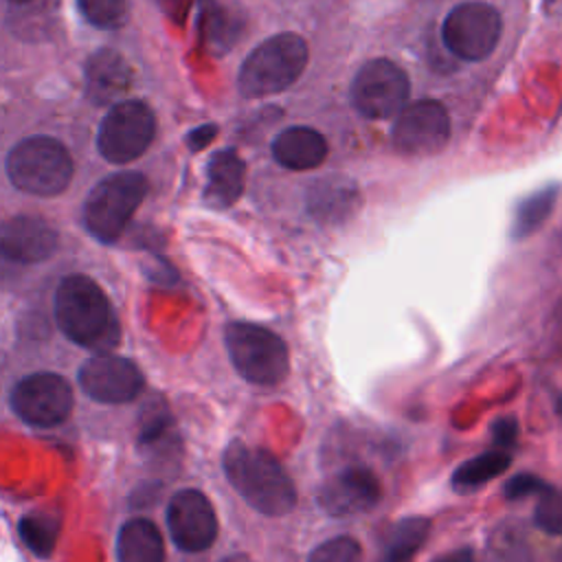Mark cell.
<instances>
[{
	"label": "cell",
	"instance_id": "6da1fadb",
	"mask_svg": "<svg viewBox=\"0 0 562 562\" xmlns=\"http://www.w3.org/2000/svg\"><path fill=\"white\" fill-rule=\"evenodd\" d=\"M55 318L66 338L97 353H108L121 336L105 292L86 274H70L59 281L55 290Z\"/></svg>",
	"mask_w": 562,
	"mask_h": 562
},
{
	"label": "cell",
	"instance_id": "7a4b0ae2",
	"mask_svg": "<svg viewBox=\"0 0 562 562\" xmlns=\"http://www.w3.org/2000/svg\"><path fill=\"white\" fill-rule=\"evenodd\" d=\"M222 468L237 494L257 512L266 516H283L294 507V483L268 450L233 441L224 450Z\"/></svg>",
	"mask_w": 562,
	"mask_h": 562
},
{
	"label": "cell",
	"instance_id": "3957f363",
	"mask_svg": "<svg viewBox=\"0 0 562 562\" xmlns=\"http://www.w3.org/2000/svg\"><path fill=\"white\" fill-rule=\"evenodd\" d=\"M307 64V44L296 33H279L259 44L241 64L237 88L244 97L257 99L290 88Z\"/></svg>",
	"mask_w": 562,
	"mask_h": 562
},
{
	"label": "cell",
	"instance_id": "277c9868",
	"mask_svg": "<svg viewBox=\"0 0 562 562\" xmlns=\"http://www.w3.org/2000/svg\"><path fill=\"white\" fill-rule=\"evenodd\" d=\"M7 173L15 189L50 198L59 195L70 184L72 158L59 140L50 136H29L11 147Z\"/></svg>",
	"mask_w": 562,
	"mask_h": 562
},
{
	"label": "cell",
	"instance_id": "5b68a950",
	"mask_svg": "<svg viewBox=\"0 0 562 562\" xmlns=\"http://www.w3.org/2000/svg\"><path fill=\"white\" fill-rule=\"evenodd\" d=\"M147 178L138 171H119L88 193L83 204V226L101 244H112L121 237L138 204L145 200Z\"/></svg>",
	"mask_w": 562,
	"mask_h": 562
},
{
	"label": "cell",
	"instance_id": "8992f818",
	"mask_svg": "<svg viewBox=\"0 0 562 562\" xmlns=\"http://www.w3.org/2000/svg\"><path fill=\"white\" fill-rule=\"evenodd\" d=\"M224 342L233 367L244 380L272 386L288 375V345L270 329L252 323H231L224 331Z\"/></svg>",
	"mask_w": 562,
	"mask_h": 562
},
{
	"label": "cell",
	"instance_id": "52a82bcc",
	"mask_svg": "<svg viewBox=\"0 0 562 562\" xmlns=\"http://www.w3.org/2000/svg\"><path fill=\"white\" fill-rule=\"evenodd\" d=\"M156 132V116L143 101L127 99L112 105L97 134L99 154L114 162L125 165L138 158L151 143Z\"/></svg>",
	"mask_w": 562,
	"mask_h": 562
},
{
	"label": "cell",
	"instance_id": "ba28073f",
	"mask_svg": "<svg viewBox=\"0 0 562 562\" xmlns=\"http://www.w3.org/2000/svg\"><path fill=\"white\" fill-rule=\"evenodd\" d=\"M501 33V13L487 2L457 4L441 24L446 48L465 61L485 59L496 48Z\"/></svg>",
	"mask_w": 562,
	"mask_h": 562
},
{
	"label": "cell",
	"instance_id": "9c48e42d",
	"mask_svg": "<svg viewBox=\"0 0 562 562\" xmlns=\"http://www.w3.org/2000/svg\"><path fill=\"white\" fill-rule=\"evenodd\" d=\"M408 99V77L391 59L367 61L351 81V101L367 119L400 116Z\"/></svg>",
	"mask_w": 562,
	"mask_h": 562
},
{
	"label": "cell",
	"instance_id": "30bf717a",
	"mask_svg": "<svg viewBox=\"0 0 562 562\" xmlns=\"http://www.w3.org/2000/svg\"><path fill=\"white\" fill-rule=\"evenodd\" d=\"M11 406L29 426L50 428L70 415L72 391L61 375L48 371L31 373L11 389Z\"/></svg>",
	"mask_w": 562,
	"mask_h": 562
},
{
	"label": "cell",
	"instance_id": "8fae6325",
	"mask_svg": "<svg viewBox=\"0 0 562 562\" xmlns=\"http://www.w3.org/2000/svg\"><path fill=\"white\" fill-rule=\"evenodd\" d=\"M391 138L395 149L406 156H432L450 138V116L435 99L415 101L395 119Z\"/></svg>",
	"mask_w": 562,
	"mask_h": 562
},
{
	"label": "cell",
	"instance_id": "7c38bea8",
	"mask_svg": "<svg viewBox=\"0 0 562 562\" xmlns=\"http://www.w3.org/2000/svg\"><path fill=\"white\" fill-rule=\"evenodd\" d=\"M167 527L173 542L189 553H200L215 542L217 518L211 501L198 490H180L167 507Z\"/></svg>",
	"mask_w": 562,
	"mask_h": 562
},
{
	"label": "cell",
	"instance_id": "4fadbf2b",
	"mask_svg": "<svg viewBox=\"0 0 562 562\" xmlns=\"http://www.w3.org/2000/svg\"><path fill=\"white\" fill-rule=\"evenodd\" d=\"M79 384L86 395L105 404H123L143 391L138 367L114 353H94L79 369Z\"/></svg>",
	"mask_w": 562,
	"mask_h": 562
},
{
	"label": "cell",
	"instance_id": "5bb4252c",
	"mask_svg": "<svg viewBox=\"0 0 562 562\" xmlns=\"http://www.w3.org/2000/svg\"><path fill=\"white\" fill-rule=\"evenodd\" d=\"M382 496L378 476L362 465H349L323 481L316 501L334 518L356 516L375 507Z\"/></svg>",
	"mask_w": 562,
	"mask_h": 562
},
{
	"label": "cell",
	"instance_id": "9a60e30c",
	"mask_svg": "<svg viewBox=\"0 0 562 562\" xmlns=\"http://www.w3.org/2000/svg\"><path fill=\"white\" fill-rule=\"evenodd\" d=\"M57 248L55 228L42 217L15 215L2 226V252L18 263H37Z\"/></svg>",
	"mask_w": 562,
	"mask_h": 562
},
{
	"label": "cell",
	"instance_id": "2e32d148",
	"mask_svg": "<svg viewBox=\"0 0 562 562\" xmlns=\"http://www.w3.org/2000/svg\"><path fill=\"white\" fill-rule=\"evenodd\" d=\"M86 94L94 105H116L130 90L132 72L125 59L112 48H99L86 61Z\"/></svg>",
	"mask_w": 562,
	"mask_h": 562
},
{
	"label": "cell",
	"instance_id": "e0dca14e",
	"mask_svg": "<svg viewBox=\"0 0 562 562\" xmlns=\"http://www.w3.org/2000/svg\"><path fill=\"white\" fill-rule=\"evenodd\" d=\"M272 156L292 171L316 169L327 156V140L312 127H288L272 140Z\"/></svg>",
	"mask_w": 562,
	"mask_h": 562
},
{
	"label": "cell",
	"instance_id": "ac0fdd59",
	"mask_svg": "<svg viewBox=\"0 0 562 562\" xmlns=\"http://www.w3.org/2000/svg\"><path fill=\"white\" fill-rule=\"evenodd\" d=\"M358 187L342 176H331L314 182L307 193V211L323 224L347 220L358 206Z\"/></svg>",
	"mask_w": 562,
	"mask_h": 562
},
{
	"label": "cell",
	"instance_id": "d6986e66",
	"mask_svg": "<svg viewBox=\"0 0 562 562\" xmlns=\"http://www.w3.org/2000/svg\"><path fill=\"white\" fill-rule=\"evenodd\" d=\"M246 167L235 149H220L211 156L206 167V202L217 209L231 206L244 191Z\"/></svg>",
	"mask_w": 562,
	"mask_h": 562
},
{
	"label": "cell",
	"instance_id": "ffe728a7",
	"mask_svg": "<svg viewBox=\"0 0 562 562\" xmlns=\"http://www.w3.org/2000/svg\"><path fill=\"white\" fill-rule=\"evenodd\" d=\"M119 562H165V544L158 527L147 518L127 520L116 538Z\"/></svg>",
	"mask_w": 562,
	"mask_h": 562
},
{
	"label": "cell",
	"instance_id": "44dd1931",
	"mask_svg": "<svg viewBox=\"0 0 562 562\" xmlns=\"http://www.w3.org/2000/svg\"><path fill=\"white\" fill-rule=\"evenodd\" d=\"M198 29H200L204 44L211 50L222 53L237 44L241 29H244V15H239L235 11V7L211 2L200 9Z\"/></svg>",
	"mask_w": 562,
	"mask_h": 562
},
{
	"label": "cell",
	"instance_id": "7402d4cb",
	"mask_svg": "<svg viewBox=\"0 0 562 562\" xmlns=\"http://www.w3.org/2000/svg\"><path fill=\"white\" fill-rule=\"evenodd\" d=\"M512 463L509 452L505 450H490L483 452L474 459H468L465 463H461L454 474H452V487L459 492H470L481 487L483 483L496 479L498 474H503Z\"/></svg>",
	"mask_w": 562,
	"mask_h": 562
},
{
	"label": "cell",
	"instance_id": "603a6c76",
	"mask_svg": "<svg viewBox=\"0 0 562 562\" xmlns=\"http://www.w3.org/2000/svg\"><path fill=\"white\" fill-rule=\"evenodd\" d=\"M430 522L424 516L402 518L389 533L382 562H413L415 553L426 542Z\"/></svg>",
	"mask_w": 562,
	"mask_h": 562
},
{
	"label": "cell",
	"instance_id": "cb8c5ba5",
	"mask_svg": "<svg viewBox=\"0 0 562 562\" xmlns=\"http://www.w3.org/2000/svg\"><path fill=\"white\" fill-rule=\"evenodd\" d=\"M558 200V187L549 184L531 195H527L514 213V222H512V237L514 239H525L527 235H531L533 231L540 228V224L549 217V213L553 211Z\"/></svg>",
	"mask_w": 562,
	"mask_h": 562
},
{
	"label": "cell",
	"instance_id": "d4e9b609",
	"mask_svg": "<svg viewBox=\"0 0 562 562\" xmlns=\"http://www.w3.org/2000/svg\"><path fill=\"white\" fill-rule=\"evenodd\" d=\"M20 536L35 555H48L55 547V522L44 514H29L20 520Z\"/></svg>",
	"mask_w": 562,
	"mask_h": 562
},
{
	"label": "cell",
	"instance_id": "484cf974",
	"mask_svg": "<svg viewBox=\"0 0 562 562\" xmlns=\"http://www.w3.org/2000/svg\"><path fill=\"white\" fill-rule=\"evenodd\" d=\"M77 7L81 15L99 29H119L127 18V4L121 0H81Z\"/></svg>",
	"mask_w": 562,
	"mask_h": 562
},
{
	"label": "cell",
	"instance_id": "4316f807",
	"mask_svg": "<svg viewBox=\"0 0 562 562\" xmlns=\"http://www.w3.org/2000/svg\"><path fill=\"white\" fill-rule=\"evenodd\" d=\"M533 522L540 531L560 536L562 533V492L555 487H547L536 503Z\"/></svg>",
	"mask_w": 562,
	"mask_h": 562
},
{
	"label": "cell",
	"instance_id": "83f0119b",
	"mask_svg": "<svg viewBox=\"0 0 562 562\" xmlns=\"http://www.w3.org/2000/svg\"><path fill=\"white\" fill-rule=\"evenodd\" d=\"M307 562H362V549L351 536H336L318 544Z\"/></svg>",
	"mask_w": 562,
	"mask_h": 562
},
{
	"label": "cell",
	"instance_id": "f1b7e54d",
	"mask_svg": "<svg viewBox=\"0 0 562 562\" xmlns=\"http://www.w3.org/2000/svg\"><path fill=\"white\" fill-rule=\"evenodd\" d=\"M549 485L536 476V474H529V472H522V474H516L512 476L507 483H505V498L509 501H516V498H522V496H529V494H542Z\"/></svg>",
	"mask_w": 562,
	"mask_h": 562
},
{
	"label": "cell",
	"instance_id": "f546056e",
	"mask_svg": "<svg viewBox=\"0 0 562 562\" xmlns=\"http://www.w3.org/2000/svg\"><path fill=\"white\" fill-rule=\"evenodd\" d=\"M516 437H518V424L512 419V417H503V419H496L494 426H492V439L496 443L498 450H505L509 446L516 443Z\"/></svg>",
	"mask_w": 562,
	"mask_h": 562
},
{
	"label": "cell",
	"instance_id": "4dcf8cb0",
	"mask_svg": "<svg viewBox=\"0 0 562 562\" xmlns=\"http://www.w3.org/2000/svg\"><path fill=\"white\" fill-rule=\"evenodd\" d=\"M215 134H217V127L213 123H204L187 134V145L191 151H200L215 138Z\"/></svg>",
	"mask_w": 562,
	"mask_h": 562
},
{
	"label": "cell",
	"instance_id": "1f68e13d",
	"mask_svg": "<svg viewBox=\"0 0 562 562\" xmlns=\"http://www.w3.org/2000/svg\"><path fill=\"white\" fill-rule=\"evenodd\" d=\"M435 562H472V551L470 549H457V551H450L448 555H443Z\"/></svg>",
	"mask_w": 562,
	"mask_h": 562
},
{
	"label": "cell",
	"instance_id": "d6a6232c",
	"mask_svg": "<svg viewBox=\"0 0 562 562\" xmlns=\"http://www.w3.org/2000/svg\"><path fill=\"white\" fill-rule=\"evenodd\" d=\"M222 562H252L248 555H244V553H237V555H231V558H224Z\"/></svg>",
	"mask_w": 562,
	"mask_h": 562
},
{
	"label": "cell",
	"instance_id": "836d02e7",
	"mask_svg": "<svg viewBox=\"0 0 562 562\" xmlns=\"http://www.w3.org/2000/svg\"><path fill=\"white\" fill-rule=\"evenodd\" d=\"M555 411H558V415L562 417V397H558V402H555Z\"/></svg>",
	"mask_w": 562,
	"mask_h": 562
}]
</instances>
